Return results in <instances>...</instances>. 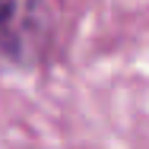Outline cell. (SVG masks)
<instances>
[{
    "label": "cell",
    "instance_id": "6da1fadb",
    "mask_svg": "<svg viewBox=\"0 0 149 149\" xmlns=\"http://www.w3.org/2000/svg\"><path fill=\"white\" fill-rule=\"evenodd\" d=\"M45 0H0V57L10 63H35L48 48Z\"/></svg>",
    "mask_w": 149,
    "mask_h": 149
}]
</instances>
